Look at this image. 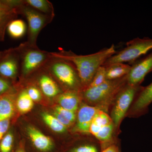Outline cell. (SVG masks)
Listing matches in <instances>:
<instances>
[{
    "mask_svg": "<svg viewBox=\"0 0 152 152\" xmlns=\"http://www.w3.org/2000/svg\"><path fill=\"white\" fill-rule=\"evenodd\" d=\"M152 50V39L137 38L129 41L126 46L121 50L116 52L107 60L103 66L115 63H133Z\"/></svg>",
    "mask_w": 152,
    "mask_h": 152,
    "instance_id": "4",
    "label": "cell"
},
{
    "mask_svg": "<svg viewBox=\"0 0 152 152\" xmlns=\"http://www.w3.org/2000/svg\"><path fill=\"white\" fill-rule=\"evenodd\" d=\"M92 122L101 128L113 123L111 118L100 109L95 115Z\"/></svg>",
    "mask_w": 152,
    "mask_h": 152,
    "instance_id": "23",
    "label": "cell"
},
{
    "mask_svg": "<svg viewBox=\"0 0 152 152\" xmlns=\"http://www.w3.org/2000/svg\"><path fill=\"white\" fill-rule=\"evenodd\" d=\"M152 71V52L141 59L133 63L127 75L128 84L140 86L145 76Z\"/></svg>",
    "mask_w": 152,
    "mask_h": 152,
    "instance_id": "9",
    "label": "cell"
},
{
    "mask_svg": "<svg viewBox=\"0 0 152 152\" xmlns=\"http://www.w3.org/2000/svg\"><path fill=\"white\" fill-rule=\"evenodd\" d=\"M80 101L78 92L75 91H65L60 94L58 97L60 107L75 112L77 110Z\"/></svg>",
    "mask_w": 152,
    "mask_h": 152,
    "instance_id": "16",
    "label": "cell"
},
{
    "mask_svg": "<svg viewBox=\"0 0 152 152\" xmlns=\"http://www.w3.org/2000/svg\"><path fill=\"white\" fill-rule=\"evenodd\" d=\"M15 141L13 132L10 129L0 141V152H12Z\"/></svg>",
    "mask_w": 152,
    "mask_h": 152,
    "instance_id": "22",
    "label": "cell"
},
{
    "mask_svg": "<svg viewBox=\"0 0 152 152\" xmlns=\"http://www.w3.org/2000/svg\"><path fill=\"white\" fill-rule=\"evenodd\" d=\"M34 74L37 75L36 81L38 88L47 97H54L61 94L57 82L44 67Z\"/></svg>",
    "mask_w": 152,
    "mask_h": 152,
    "instance_id": "11",
    "label": "cell"
},
{
    "mask_svg": "<svg viewBox=\"0 0 152 152\" xmlns=\"http://www.w3.org/2000/svg\"><path fill=\"white\" fill-rule=\"evenodd\" d=\"M26 30V23L21 19H15L11 21L7 28L10 36L15 39H20L23 37Z\"/></svg>",
    "mask_w": 152,
    "mask_h": 152,
    "instance_id": "20",
    "label": "cell"
},
{
    "mask_svg": "<svg viewBox=\"0 0 152 152\" xmlns=\"http://www.w3.org/2000/svg\"><path fill=\"white\" fill-rule=\"evenodd\" d=\"M19 0H0V42L4 41L6 30L10 22L19 15Z\"/></svg>",
    "mask_w": 152,
    "mask_h": 152,
    "instance_id": "10",
    "label": "cell"
},
{
    "mask_svg": "<svg viewBox=\"0 0 152 152\" xmlns=\"http://www.w3.org/2000/svg\"><path fill=\"white\" fill-rule=\"evenodd\" d=\"M16 86L9 92L0 96V121L12 119L15 113Z\"/></svg>",
    "mask_w": 152,
    "mask_h": 152,
    "instance_id": "13",
    "label": "cell"
},
{
    "mask_svg": "<svg viewBox=\"0 0 152 152\" xmlns=\"http://www.w3.org/2000/svg\"><path fill=\"white\" fill-rule=\"evenodd\" d=\"M28 5L39 11L42 13L54 18L53 6L48 0H23Z\"/></svg>",
    "mask_w": 152,
    "mask_h": 152,
    "instance_id": "19",
    "label": "cell"
},
{
    "mask_svg": "<svg viewBox=\"0 0 152 152\" xmlns=\"http://www.w3.org/2000/svg\"><path fill=\"white\" fill-rule=\"evenodd\" d=\"M20 64L18 47L0 51V75L14 83L20 74Z\"/></svg>",
    "mask_w": 152,
    "mask_h": 152,
    "instance_id": "8",
    "label": "cell"
},
{
    "mask_svg": "<svg viewBox=\"0 0 152 152\" xmlns=\"http://www.w3.org/2000/svg\"><path fill=\"white\" fill-rule=\"evenodd\" d=\"M100 109L98 107L83 105L78 112L76 129L78 132L84 134L90 133V128L93 119Z\"/></svg>",
    "mask_w": 152,
    "mask_h": 152,
    "instance_id": "12",
    "label": "cell"
},
{
    "mask_svg": "<svg viewBox=\"0 0 152 152\" xmlns=\"http://www.w3.org/2000/svg\"><path fill=\"white\" fill-rule=\"evenodd\" d=\"M11 119L0 121V141L10 127Z\"/></svg>",
    "mask_w": 152,
    "mask_h": 152,
    "instance_id": "29",
    "label": "cell"
},
{
    "mask_svg": "<svg viewBox=\"0 0 152 152\" xmlns=\"http://www.w3.org/2000/svg\"><path fill=\"white\" fill-rule=\"evenodd\" d=\"M113 127V123L103 127L95 137L101 141H107L111 137Z\"/></svg>",
    "mask_w": 152,
    "mask_h": 152,
    "instance_id": "25",
    "label": "cell"
},
{
    "mask_svg": "<svg viewBox=\"0 0 152 152\" xmlns=\"http://www.w3.org/2000/svg\"><path fill=\"white\" fill-rule=\"evenodd\" d=\"M104 67L107 80H112L121 79L127 75L130 70L131 66L124 63H115Z\"/></svg>",
    "mask_w": 152,
    "mask_h": 152,
    "instance_id": "17",
    "label": "cell"
},
{
    "mask_svg": "<svg viewBox=\"0 0 152 152\" xmlns=\"http://www.w3.org/2000/svg\"><path fill=\"white\" fill-rule=\"evenodd\" d=\"M143 87L126 84L117 93L115 104L111 113V118L116 127L119 125L135 97L138 95Z\"/></svg>",
    "mask_w": 152,
    "mask_h": 152,
    "instance_id": "7",
    "label": "cell"
},
{
    "mask_svg": "<svg viewBox=\"0 0 152 152\" xmlns=\"http://www.w3.org/2000/svg\"><path fill=\"white\" fill-rule=\"evenodd\" d=\"M27 132L33 145L37 149L43 152L52 149L53 142L49 137L32 126L28 128Z\"/></svg>",
    "mask_w": 152,
    "mask_h": 152,
    "instance_id": "15",
    "label": "cell"
},
{
    "mask_svg": "<svg viewBox=\"0 0 152 152\" xmlns=\"http://www.w3.org/2000/svg\"><path fill=\"white\" fill-rule=\"evenodd\" d=\"M127 83V76L115 80H107L97 86L88 87L83 90L85 99L91 103L98 104L110 102L115 99L117 93Z\"/></svg>",
    "mask_w": 152,
    "mask_h": 152,
    "instance_id": "6",
    "label": "cell"
},
{
    "mask_svg": "<svg viewBox=\"0 0 152 152\" xmlns=\"http://www.w3.org/2000/svg\"><path fill=\"white\" fill-rule=\"evenodd\" d=\"M102 152H119L118 147L115 145H111L104 150Z\"/></svg>",
    "mask_w": 152,
    "mask_h": 152,
    "instance_id": "32",
    "label": "cell"
},
{
    "mask_svg": "<svg viewBox=\"0 0 152 152\" xmlns=\"http://www.w3.org/2000/svg\"><path fill=\"white\" fill-rule=\"evenodd\" d=\"M34 101L30 98L26 89H22L16 95V108L21 113H26L30 112L34 107Z\"/></svg>",
    "mask_w": 152,
    "mask_h": 152,
    "instance_id": "18",
    "label": "cell"
},
{
    "mask_svg": "<svg viewBox=\"0 0 152 152\" xmlns=\"http://www.w3.org/2000/svg\"><path fill=\"white\" fill-rule=\"evenodd\" d=\"M15 86L12 82L0 75V96L9 92Z\"/></svg>",
    "mask_w": 152,
    "mask_h": 152,
    "instance_id": "27",
    "label": "cell"
},
{
    "mask_svg": "<svg viewBox=\"0 0 152 152\" xmlns=\"http://www.w3.org/2000/svg\"><path fill=\"white\" fill-rule=\"evenodd\" d=\"M19 15L26 19L28 24V40L29 45L37 46V40L41 31L53 20V17L40 12L24 2H22L18 8Z\"/></svg>",
    "mask_w": 152,
    "mask_h": 152,
    "instance_id": "5",
    "label": "cell"
},
{
    "mask_svg": "<svg viewBox=\"0 0 152 152\" xmlns=\"http://www.w3.org/2000/svg\"><path fill=\"white\" fill-rule=\"evenodd\" d=\"M55 117L64 126L67 127L68 126H70L72 124L69 121H68L65 118L63 117L61 115H60L59 113H57V112L55 111L54 113Z\"/></svg>",
    "mask_w": 152,
    "mask_h": 152,
    "instance_id": "31",
    "label": "cell"
},
{
    "mask_svg": "<svg viewBox=\"0 0 152 152\" xmlns=\"http://www.w3.org/2000/svg\"><path fill=\"white\" fill-rule=\"evenodd\" d=\"M44 67L54 78L67 89L66 91L78 92L83 87L77 71L70 61L51 55Z\"/></svg>",
    "mask_w": 152,
    "mask_h": 152,
    "instance_id": "2",
    "label": "cell"
},
{
    "mask_svg": "<svg viewBox=\"0 0 152 152\" xmlns=\"http://www.w3.org/2000/svg\"><path fill=\"white\" fill-rule=\"evenodd\" d=\"M25 89L26 90L30 98L34 102H38L41 100L42 93L38 87L37 86V85L29 84Z\"/></svg>",
    "mask_w": 152,
    "mask_h": 152,
    "instance_id": "26",
    "label": "cell"
},
{
    "mask_svg": "<svg viewBox=\"0 0 152 152\" xmlns=\"http://www.w3.org/2000/svg\"><path fill=\"white\" fill-rule=\"evenodd\" d=\"M42 118L48 126L54 132L57 133H63L66 129V127L60 122L56 117L50 114L43 113L42 114Z\"/></svg>",
    "mask_w": 152,
    "mask_h": 152,
    "instance_id": "21",
    "label": "cell"
},
{
    "mask_svg": "<svg viewBox=\"0 0 152 152\" xmlns=\"http://www.w3.org/2000/svg\"><path fill=\"white\" fill-rule=\"evenodd\" d=\"M71 152H97V150L93 146L86 145L75 148Z\"/></svg>",
    "mask_w": 152,
    "mask_h": 152,
    "instance_id": "30",
    "label": "cell"
},
{
    "mask_svg": "<svg viewBox=\"0 0 152 152\" xmlns=\"http://www.w3.org/2000/svg\"><path fill=\"white\" fill-rule=\"evenodd\" d=\"M152 102V83L146 87H143L133 104L132 112L137 115L142 113Z\"/></svg>",
    "mask_w": 152,
    "mask_h": 152,
    "instance_id": "14",
    "label": "cell"
},
{
    "mask_svg": "<svg viewBox=\"0 0 152 152\" xmlns=\"http://www.w3.org/2000/svg\"><path fill=\"white\" fill-rule=\"evenodd\" d=\"M116 52L115 45H112L108 48L90 55H78L70 51L64 50L50 53L53 56L65 59L74 64L84 90L89 86L98 69Z\"/></svg>",
    "mask_w": 152,
    "mask_h": 152,
    "instance_id": "1",
    "label": "cell"
},
{
    "mask_svg": "<svg viewBox=\"0 0 152 152\" xmlns=\"http://www.w3.org/2000/svg\"><path fill=\"white\" fill-rule=\"evenodd\" d=\"M15 152H25V151L23 149L21 148H19Z\"/></svg>",
    "mask_w": 152,
    "mask_h": 152,
    "instance_id": "33",
    "label": "cell"
},
{
    "mask_svg": "<svg viewBox=\"0 0 152 152\" xmlns=\"http://www.w3.org/2000/svg\"><path fill=\"white\" fill-rule=\"evenodd\" d=\"M55 110V111L59 113L63 117L72 123H73L76 119V115L75 112L66 110L60 106L57 107Z\"/></svg>",
    "mask_w": 152,
    "mask_h": 152,
    "instance_id": "28",
    "label": "cell"
},
{
    "mask_svg": "<svg viewBox=\"0 0 152 152\" xmlns=\"http://www.w3.org/2000/svg\"><path fill=\"white\" fill-rule=\"evenodd\" d=\"M18 48L20 59V74L22 77L34 75L43 67L51 57L50 52L41 50L37 46L31 45L26 42L20 44Z\"/></svg>",
    "mask_w": 152,
    "mask_h": 152,
    "instance_id": "3",
    "label": "cell"
},
{
    "mask_svg": "<svg viewBox=\"0 0 152 152\" xmlns=\"http://www.w3.org/2000/svg\"><path fill=\"white\" fill-rule=\"evenodd\" d=\"M107 80L105 68L102 66L98 69L92 80L88 87L97 86L103 83Z\"/></svg>",
    "mask_w": 152,
    "mask_h": 152,
    "instance_id": "24",
    "label": "cell"
}]
</instances>
